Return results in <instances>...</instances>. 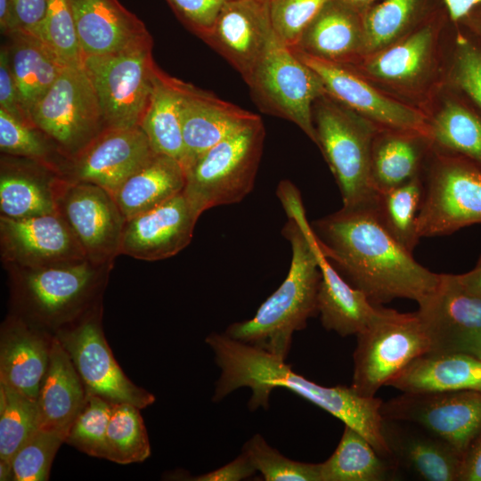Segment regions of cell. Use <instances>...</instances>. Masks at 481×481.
<instances>
[{
	"label": "cell",
	"instance_id": "obj_16",
	"mask_svg": "<svg viewBox=\"0 0 481 481\" xmlns=\"http://www.w3.org/2000/svg\"><path fill=\"white\" fill-rule=\"evenodd\" d=\"M381 414L425 428L463 456L481 432V390L402 393L383 401Z\"/></svg>",
	"mask_w": 481,
	"mask_h": 481
},
{
	"label": "cell",
	"instance_id": "obj_47",
	"mask_svg": "<svg viewBox=\"0 0 481 481\" xmlns=\"http://www.w3.org/2000/svg\"><path fill=\"white\" fill-rule=\"evenodd\" d=\"M230 0H167L181 21L202 40L210 35L217 17Z\"/></svg>",
	"mask_w": 481,
	"mask_h": 481
},
{
	"label": "cell",
	"instance_id": "obj_26",
	"mask_svg": "<svg viewBox=\"0 0 481 481\" xmlns=\"http://www.w3.org/2000/svg\"><path fill=\"white\" fill-rule=\"evenodd\" d=\"M61 177L53 170L28 159L23 161L2 159L0 215L20 219L54 213Z\"/></svg>",
	"mask_w": 481,
	"mask_h": 481
},
{
	"label": "cell",
	"instance_id": "obj_10",
	"mask_svg": "<svg viewBox=\"0 0 481 481\" xmlns=\"http://www.w3.org/2000/svg\"><path fill=\"white\" fill-rule=\"evenodd\" d=\"M351 387L361 395L376 396L379 389L429 344L416 313H401L379 306L368 327L356 335Z\"/></svg>",
	"mask_w": 481,
	"mask_h": 481
},
{
	"label": "cell",
	"instance_id": "obj_15",
	"mask_svg": "<svg viewBox=\"0 0 481 481\" xmlns=\"http://www.w3.org/2000/svg\"><path fill=\"white\" fill-rule=\"evenodd\" d=\"M415 312L428 338L427 354H464L481 360V298L468 293L456 274L441 273L436 288Z\"/></svg>",
	"mask_w": 481,
	"mask_h": 481
},
{
	"label": "cell",
	"instance_id": "obj_33",
	"mask_svg": "<svg viewBox=\"0 0 481 481\" xmlns=\"http://www.w3.org/2000/svg\"><path fill=\"white\" fill-rule=\"evenodd\" d=\"M10 37L12 38L8 48L11 70L20 105L31 121L33 108L50 89L64 66L37 38L21 31Z\"/></svg>",
	"mask_w": 481,
	"mask_h": 481
},
{
	"label": "cell",
	"instance_id": "obj_23",
	"mask_svg": "<svg viewBox=\"0 0 481 481\" xmlns=\"http://www.w3.org/2000/svg\"><path fill=\"white\" fill-rule=\"evenodd\" d=\"M383 436L399 468L427 481H459L463 456L446 441L409 421L384 419Z\"/></svg>",
	"mask_w": 481,
	"mask_h": 481
},
{
	"label": "cell",
	"instance_id": "obj_36",
	"mask_svg": "<svg viewBox=\"0 0 481 481\" xmlns=\"http://www.w3.org/2000/svg\"><path fill=\"white\" fill-rule=\"evenodd\" d=\"M320 466L321 481H383L395 477L398 470L394 461L380 456L363 436L346 425L337 448Z\"/></svg>",
	"mask_w": 481,
	"mask_h": 481
},
{
	"label": "cell",
	"instance_id": "obj_11",
	"mask_svg": "<svg viewBox=\"0 0 481 481\" xmlns=\"http://www.w3.org/2000/svg\"><path fill=\"white\" fill-rule=\"evenodd\" d=\"M30 118L67 160L105 129L98 97L83 65L63 67Z\"/></svg>",
	"mask_w": 481,
	"mask_h": 481
},
{
	"label": "cell",
	"instance_id": "obj_14",
	"mask_svg": "<svg viewBox=\"0 0 481 481\" xmlns=\"http://www.w3.org/2000/svg\"><path fill=\"white\" fill-rule=\"evenodd\" d=\"M55 206L86 259L113 265L119 255L126 218L112 195L96 184L61 177Z\"/></svg>",
	"mask_w": 481,
	"mask_h": 481
},
{
	"label": "cell",
	"instance_id": "obj_24",
	"mask_svg": "<svg viewBox=\"0 0 481 481\" xmlns=\"http://www.w3.org/2000/svg\"><path fill=\"white\" fill-rule=\"evenodd\" d=\"M70 1L83 57L117 53L151 37L118 0Z\"/></svg>",
	"mask_w": 481,
	"mask_h": 481
},
{
	"label": "cell",
	"instance_id": "obj_22",
	"mask_svg": "<svg viewBox=\"0 0 481 481\" xmlns=\"http://www.w3.org/2000/svg\"><path fill=\"white\" fill-rule=\"evenodd\" d=\"M54 335L8 313L0 327V383L37 400Z\"/></svg>",
	"mask_w": 481,
	"mask_h": 481
},
{
	"label": "cell",
	"instance_id": "obj_4",
	"mask_svg": "<svg viewBox=\"0 0 481 481\" xmlns=\"http://www.w3.org/2000/svg\"><path fill=\"white\" fill-rule=\"evenodd\" d=\"M316 145L340 191L343 207L374 208L378 193L371 182L373 139L379 130L328 94L313 107Z\"/></svg>",
	"mask_w": 481,
	"mask_h": 481
},
{
	"label": "cell",
	"instance_id": "obj_40",
	"mask_svg": "<svg viewBox=\"0 0 481 481\" xmlns=\"http://www.w3.org/2000/svg\"><path fill=\"white\" fill-rule=\"evenodd\" d=\"M38 429L37 400L0 383V460L11 461Z\"/></svg>",
	"mask_w": 481,
	"mask_h": 481
},
{
	"label": "cell",
	"instance_id": "obj_38",
	"mask_svg": "<svg viewBox=\"0 0 481 481\" xmlns=\"http://www.w3.org/2000/svg\"><path fill=\"white\" fill-rule=\"evenodd\" d=\"M140 410L131 404H113L106 435V460L130 464L150 457L149 436Z\"/></svg>",
	"mask_w": 481,
	"mask_h": 481
},
{
	"label": "cell",
	"instance_id": "obj_29",
	"mask_svg": "<svg viewBox=\"0 0 481 481\" xmlns=\"http://www.w3.org/2000/svg\"><path fill=\"white\" fill-rule=\"evenodd\" d=\"M387 386L402 393L481 390V360L464 354H424L412 361Z\"/></svg>",
	"mask_w": 481,
	"mask_h": 481
},
{
	"label": "cell",
	"instance_id": "obj_8",
	"mask_svg": "<svg viewBox=\"0 0 481 481\" xmlns=\"http://www.w3.org/2000/svg\"><path fill=\"white\" fill-rule=\"evenodd\" d=\"M246 84L262 111L293 122L316 144L313 107L324 86L276 34Z\"/></svg>",
	"mask_w": 481,
	"mask_h": 481
},
{
	"label": "cell",
	"instance_id": "obj_19",
	"mask_svg": "<svg viewBox=\"0 0 481 481\" xmlns=\"http://www.w3.org/2000/svg\"><path fill=\"white\" fill-rule=\"evenodd\" d=\"M199 217L182 192L126 220L119 255L145 261L171 257L190 244Z\"/></svg>",
	"mask_w": 481,
	"mask_h": 481
},
{
	"label": "cell",
	"instance_id": "obj_6",
	"mask_svg": "<svg viewBox=\"0 0 481 481\" xmlns=\"http://www.w3.org/2000/svg\"><path fill=\"white\" fill-rule=\"evenodd\" d=\"M265 136L260 118L205 151L185 168L183 192L199 216L215 207L238 203L252 191Z\"/></svg>",
	"mask_w": 481,
	"mask_h": 481
},
{
	"label": "cell",
	"instance_id": "obj_54",
	"mask_svg": "<svg viewBox=\"0 0 481 481\" xmlns=\"http://www.w3.org/2000/svg\"><path fill=\"white\" fill-rule=\"evenodd\" d=\"M455 25L461 27L481 49V6L471 10Z\"/></svg>",
	"mask_w": 481,
	"mask_h": 481
},
{
	"label": "cell",
	"instance_id": "obj_25",
	"mask_svg": "<svg viewBox=\"0 0 481 481\" xmlns=\"http://www.w3.org/2000/svg\"><path fill=\"white\" fill-rule=\"evenodd\" d=\"M291 49L328 61L354 65L365 53L363 14L340 0H329Z\"/></svg>",
	"mask_w": 481,
	"mask_h": 481
},
{
	"label": "cell",
	"instance_id": "obj_35",
	"mask_svg": "<svg viewBox=\"0 0 481 481\" xmlns=\"http://www.w3.org/2000/svg\"><path fill=\"white\" fill-rule=\"evenodd\" d=\"M444 0H382L363 14L365 53L379 51L423 24L440 10Z\"/></svg>",
	"mask_w": 481,
	"mask_h": 481
},
{
	"label": "cell",
	"instance_id": "obj_41",
	"mask_svg": "<svg viewBox=\"0 0 481 481\" xmlns=\"http://www.w3.org/2000/svg\"><path fill=\"white\" fill-rule=\"evenodd\" d=\"M0 150L9 156L33 160L61 176L63 175L65 164L56 159L55 155L63 156L50 139L3 109H0Z\"/></svg>",
	"mask_w": 481,
	"mask_h": 481
},
{
	"label": "cell",
	"instance_id": "obj_46",
	"mask_svg": "<svg viewBox=\"0 0 481 481\" xmlns=\"http://www.w3.org/2000/svg\"><path fill=\"white\" fill-rule=\"evenodd\" d=\"M273 28L289 48L329 0H268Z\"/></svg>",
	"mask_w": 481,
	"mask_h": 481
},
{
	"label": "cell",
	"instance_id": "obj_42",
	"mask_svg": "<svg viewBox=\"0 0 481 481\" xmlns=\"http://www.w3.org/2000/svg\"><path fill=\"white\" fill-rule=\"evenodd\" d=\"M112 407L113 404L108 400L87 393L65 443L89 456L105 459L106 435Z\"/></svg>",
	"mask_w": 481,
	"mask_h": 481
},
{
	"label": "cell",
	"instance_id": "obj_5",
	"mask_svg": "<svg viewBox=\"0 0 481 481\" xmlns=\"http://www.w3.org/2000/svg\"><path fill=\"white\" fill-rule=\"evenodd\" d=\"M448 22L444 8L402 38L347 66L387 94L425 110L441 72L439 45Z\"/></svg>",
	"mask_w": 481,
	"mask_h": 481
},
{
	"label": "cell",
	"instance_id": "obj_34",
	"mask_svg": "<svg viewBox=\"0 0 481 481\" xmlns=\"http://www.w3.org/2000/svg\"><path fill=\"white\" fill-rule=\"evenodd\" d=\"M183 83L159 69L150 103L140 125L156 153L183 162L181 122Z\"/></svg>",
	"mask_w": 481,
	"mask_h": 481
},
{
	"label": "cell",
	"instance_id": "obj_56",
	"mask_svg": "<svg viewBox=\"0 0 481 481\" xmlns=\"http://www.w3.org/2000/svg\"><path fill=\"white\" fill-rule=\"evenodd\" d=\"M361 14L382 0H340Z\"/></svg>",
	"mask_w": 481,
	"mask_h": 481
},
{
	"label": "cell",
	"instance_id": "obj_31",
	"mask_svg": "<svg viewBox=\"0 0 481 481\" xmlns=\"http://www.w3.org/2000/svg\"><path fill=\"white\" fill-rule=\"evenodd\" d=\"M432 145L427 136L378 130L371 150V175L377 192L422 175Z\"/></svg>",
	"mask_w": 481,
	"mask_h": 481
},
{
	"label": "cell",
	"instance_id": "obj_9",
	"mask_svg": "<svg viewBox=\"0 0 481 481\" xmlns=\"http://www.w3.org/2000/svg\"><path fill=\"white\" fill-rule=\"evenodd\" d=\"M427 162L417 221L420 238L481 224V168L463 157L433 148Z\"/></svg>",
	"mask_w": 481,
	"mask_h": 481
},
{
	"label": "cell",
	"instance_id": "obj_48",
	"mask_svg": "<svg viewBox=\"0 0 481 481\" xmlns=\"http://www.w3.org/2000/svg\"><path fill=\"white\" fill-rule=\"evenodd\" d=\"M0 109L4 110L20 121L34 126L20 105L19 94L10 67L7 47H2L0 53Z\"/></svg>",
	"mask_w": 481,
	"mask_h": 481
},
{
	"label": "cell",
	"instance_id": "obj_52",
	"mask_svg": "<svg viewBox=\"0 0 481 481\" xmlns=\"http://www.w3.org/2000/svg\"><path fill=\"white\" fill-rule=\"evenodd\" d=\"M444 4L451 23L455 25L471 10L481 6V0H444Z\"/></svg>",
	"mask_w": 481,
	"mask_h": 481
},
{
	"label": "cell",
	"instance_id": "obj_28",
	"mask_svg": "<svg viewBox=\"0 0 481 481\" xmlns=\"http://www.w3.org/2000/svg\"><path fill=\"white\" fill-rule=\"evenodd\" d=\"M319 265L321 281L317 294V312L322 326L341 337L356 336L368 327L379 306L372 304L362 290L352 286L321 249Z\"/></svg>",
	"mask_w": 481,
	"mask_h": 481
},
{
	"label": "cell",
	"instance_id": "obj_45",
	"mask_svg": "<svg viewBox=\"0 0 481 481\" xmlns=\"http://www.w3.org/2000/svg\"><path fill=\"white\" fill-rule=\"evenodd\" d=\"M65 438L58 433L38 429L11 460L12 481H45L53 459Z\"/></svg>",
	"mask_w": 481,
	"mask_h": 481
},
{
	"label": "cell",
	"instance_id": "obj_20",
	"mask_svg": "<svg viewBox=\"0 0 481 481\" xmlns=\"http://www.w3.org/2000/svg\"><path fill=\"white\" fill-rule=\"evenodd\" d=\"M274 35L268 0H230L205 42L247 82Z\"/></svg>",
	"mask_w": 481,
	"mask_h": 481
},
{
	"label": "cell",
	"instance_id": "obj_2",
	"mask_svg": "<svg viewBox=\"0 0 481 481\" xmlns=\"http://www.w3.org/2000/svg\"><path fill=\"white\" fill-rule=\"evenodd\" d=\"M277 194L289 217L282 228V235L290 243L292 251L288 274L254 317L232 323L224 333L285 360L294 332L305 329L307 320L318 314L320 248L306 220L297 188L290 182L283 181Z\"/></svg>",
	"mask_w": 481,
	"mask_h": 481
},
{
	"label": "cell",
	"instance_id": "obj_30",
	"mask_svg": "<svg viewBox=\"0 0 481 481\" xmlns=\"http://www.w3.org/2000/svg\"><path fill=\"white\" fill-rule=\"evenodd\" d=\"M442 100L428 114L432 148L463 157L481 168V113L461 94L444 86Z\"/></svg>",
	"mask_w": 481,
	"mask_h": 481
},
{
	"label": "cell",
	"instance_id": "obj_3",
	"mask_svg": "<svg viewBox=\"0 0 481 481\" xmlns=\"http://www.w3.org/2000/svg\"><path fill=\"white\" fill-rule=\"evenodd\" d=\"M112 266L87 259L39 267L4 266L9 313L54 335L102 304Z\"/></svg>",
	"mask_w": 481,
	"mask_h": 481
},
{
	"label": "cell",
	"instance_id": "obj_17",
	"mask_svg": "<svg viewBox=\"0 0 481 481\" xmlns=\"http://www.w3.org/2000/svg\"><path fill=\"white\" fill-rule=\"evenodd\" d=\"M155 154L141 126L105 128L68 160L62 177L96 184L112 194Z\"/></svg>",
	"mask_w": 481,
	"mask_h": 481
},
{
	"label": "cell",
	"instance_id": "obj_43",
	"mask_svg": "<svg viewBox=\"0 0 481 481\" xmlns=\"http://www.w3.org/2000/svg\"><path fill=\"white\" fill-rule=\"evenodd\" d=\"M39 40L63 66H79L83 54L70 0H49Z\"/></svg>",
	"mask_w": 481,
	"mask_h": 481
},
{
	"label": "cell",
	"instance_id": "obj_7",
	"mask_svg": "<svg viewBox=\"0 0 481 481\" xmlns=\"http://www.w3.org/2000/svg\"><path fill=\"white\" fill-rule=\"evenodd\" d=\"M152 45L150 37L117 53L83 57L105 128L140 126L159 69L153 61Z\"/></svg>",
	"mask_w": 481,
	"mask_h": 481
},
{
	"label": "cell",
	"instance_id": "obj_27",
	"mask_svg": "<svg viewBox=\"0 0 481 481\" xmlns=\"http://www.w3.org/2000/svg\"><path fill=\"white\" fill-rule=\"evenodd\" d=\"M86 395L71 359L54 336L49 365L37 397L39 429L58 433L66 439Z\"/></svg>",
	"mask_w": 481,
	"mask_h": 481
},
{
	"label": "cell",
	"instance_id": "obj_53",
	"mask_svg": "<svg viewBox=\"0 0 481 481\" xmlns=\"http://www.w3.org/2000/svg\"><path fill=\"white\" fill-rule=\"evenodd\" d=\"M462 288L469 294L481 298V256L470 271L456 274Z\"/></svg>",
	"mask_w": 481,
	"mask_h": 481
},
{
	"label": "cell",
	"instance_id": "obj_12",
	"mask_svg": "<svg viewBox=\"0 0 481 481\" xmlns=\"http://www.w3.org/2000/svg\"><path fill=\"white\" fill-rule=\"evenodd\" d=\"M103 304L54 336L68 353L87 393L112 404L143 409L155 402L148 390L135 384L114 358L102 328Z\"/></svg>",
	"mask_w": 481,
	"mask_h": 481
},
{
	"label": "cell",
	"instance_id": "obj_39",
	"mask_svg": "<svg viewBox=\"0 0 481 481\" xmlns=\"http://www.w3.org/2000/svg\"><path fill=\"white\" fill-rule=\"evenodd\" d=\"M453 27L444 85L461 94L481 113V49L461 28Z\"/></svg>",
	"mask_w": 481,
	"mask_h": 481
},
{
	"label": "cell",
	"instance_id": "obj_18",
	"mask_svg": "<svg viewBox=\"0 0 481 481\" xmlns=\"http://www.w3.org/2000/svg\"><path fill=\"white\" fill-rule=\"evenodd\" d=\"M0 254L4 266L39 267L86 259L56 212L20 219L0 216Z\"/></svg>",
	"mask_w": 481,
	"mask_h": 481
},
{
	"label": "cell",
	"instance_id": "obj_49",
	"mask_svg": "<svg viewBox=\"0 0 481 481\" xmlns=\"http://www.w3.org/2000/svg\"><path fill=\"white\" fill-rule=\"evenodd\" d=\"M49 0H12L20 30L39 40Z\"/></svg>",
	"mask_w": 481,
	"mask_h": 481
},
{
	"label": "cell",
	"instance_id": "obj_57",
	"mask_svg": "<svg viewBox=\"0 0 481 481\" xmlns=\"http://www.w3.org/2000/svg\"><path fill=\"white\" fill-rule=\"evenodd\" d=\"M0 480H12V469L11 461L0 460Z\"/></svg>",
	"mask_w": 481,
	"mask_h": 481
},
{
	"label": "cell",
	"instance_id": "obj_13",
	"mask_svg": "<svg viewBox=\"0 0 481 481\" xmlns=\"http://www.w3.org/2000/svg\"><path fill=\"white\" fill-rule=\"evenodd\" d=\"M291 50L319 76L326 94L378 129L428 138V114L424 109L387 94L347 65Z\"/></svg>",
	"mask_w": 481,
	"mask_h": 481
},
{
	"label": "cell",
	"instance_id": "obj_50",
	"mask_svg": "<svg viewBox=\"0 0 481 481\" xmlns=\"http://www.w3.org/2000/svg\"><path fill=\"white\" fill-rule=\"evenodd\" d=\"M257 472L246 453L237 456L232 461L210 472L188 478L194 481H240L252 477Z\"/></svg>",
	"mask_w": 481,
	"mask_h": 481
},
{
	"label": "cell",
	"instance_id": "obj_37",
	"mask_svg": "<svg viewBox=\"0 0 481 481\" xmlns=\"http://www.w3.org/2000/svg\"><path fill=\"white\" fill-rule=\"evenodd\" d=\"M424 193L422 175L378 193L373 209L388 232L409 252L420 240L417 221Z\"/></svg>",
	"mask_w": 481,
	"mask_h": 481
},
{
	"label": "cell",
	"instance_id": "obj_44",
	"mask_svg": "<svg viewBox=\"0 0 481 481\" xmlns=\"http://www.w3.org/2000/svg\"><path fill=\"white\" fill-rule=\"evenodd\" d=\"M241 452L265 481H321L320 463L290 460L269 445L259 434L249 439Z\"/></svg>",
	"mask_w": 481,
	"mask_h": 481
},
{
	"label": "cell",
	"instance_id": "obj_1",
	"mask_svg": "<svg viewBox=\"0 0 481 481\" xmlns=\"http://www.w3.org/2000/svg\"><path fill=\"white\" fill-rule=\"evenodd\" d=\"M311 227L324 256L376 306L395 298L418 303L438 285L440 274L418 263L384 227L373 208L342 207Z\"/></svg>",
	"mask_w": 481,
	"mask_h": 481
},
{
	"label": "cell",
	"instance_id": "obj_32",
	"mask_svg": "<svg viewBox=\"0 0 481 481\" xmlns=\"http://www.w3.org/2000/svg\"><path fill=\"white\" fill-rule=\"evenodd\" d=\"M185 182V169L181 162L156 153L111 195L126 220L181 193Z\"/></svg>",
	"mask_w": 481,
	"mask_h": 481
},
{
	"label": "cell",
	"instance_id": "obj_21",
	"mask_svg": "<svg viewBox=\"0 0 481 481\" xmlns=\"http://www.w3.org/2000/svg\"><path fill=\"white\" fill-rule=\"evenodd\" d=\"M260 117L212 93L183 83L184 169L205 151Z\"/></svg>",
	"mask_w": 481,
	"mask_h": 481
},
{
	"label": "cell",
	"instance_id": "obj_55",
	"mask_svg": "<svg viewBox=\"0 0 481 481\" xmlns=\"http://www.w3.org/2000/svg\"><path fill=\"white\" fill-rule=\"evenodd\" d=\"M0 27L10 36L20 31L12 0H0Z\"/></svg>",
	"mask_w": 481,
	"mask_h": 481
},
{
	"label": "cell",
	"instance_id": "obj_51",
	"mask_svg": "<svg viewBox=\"0 0 481 481\" xmlns=\"http://www.w3.org/2000/svg\"><path fill=\"white\" fill-rule=\"evenodd\" d=\"M459 481H481V432L463 454Z\"/></svg>",
	"mask_w": 481,
	"mask_h": 481
}]
</instances>
